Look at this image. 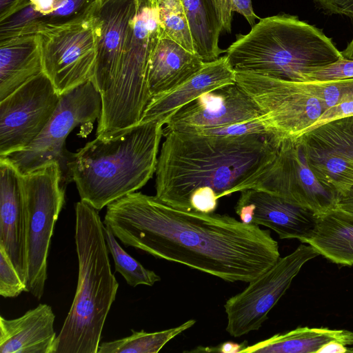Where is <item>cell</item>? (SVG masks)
Masks as SVG:
<instances>
[{"instance_id": "obj_1", "label": "cell", "mask_w": 353, "mask_h": 353, "mask_svg": "<svg viewBox=\"0 0 353 353\" xmlns=\"http://www.w3.org/2000/svg\"><path fill=\"white\" fill-rule=\"evenodd\" d=\"M103 224L125 247L228 282L249 283L280 258L278 242L258 225L183 210L140 192L108 204Z\"/></svg>"}, {"instance_id": "obj_2", "label": "cell", "mask_w": 353, "mask_h": 353, "mask_svg": "<svg viewBox=\"0 0 353 353\" xmlns=\"http://www.w3.org/2000/svg\"><path fill=\"white\" fill-rule=\"evenodd\" d=\"M156 169V196L186 211L212 213L218 200L250 189L274 159L272 134L237 137L165 131Z\"/></svg>"}, {"instance_id": "obj_3", "label": "cell", "mask_w": 353, "mask_h": 353, "mask_svg": "<svg viewBox=\"0 0 353 353\" xmlns=\"http://www.w3.org/2000/svg\"><path fill=\"white\" fill-rule=\"evenodd\" d=\"M163 125L139 122L71 152L68 168L81 201L99 211L144 186L156 172Z\"/></svg>"}, {"instance_id": "obj_4", "label": "cell", "mask_w": 353, "mask_h": 353, "mask_svg": "<svg viewBox=\"0 0 353 353\" xmlns=\"http://www.w3.org/2000/svg\"><path fill=\"white\" fill-rule=\"evenodd\" d=\"M78 282L74 300L57 335V353H98L107 316L119 283L112 274L98 210L75 205Z\"/></svg>"}, {"instance_id": "obj_5", "label": "cell", "mask_w": 353, "mask_h": 353, "mask_svg": "<svg viewBox=\"0 0 353 353\" xmlns=\"http://www.w3.org/2000/svg\"><path fill=\"white\" fill-rule=\"evenodd\" d=\"M225 52L235 71L293 81L343 58L321 30L288 14L259 19Z\"/></svg>"}, {"instance_id": "obj_6", "label": "cell", "mask_w": 353, "mask_h": 353, "mask_svg": "<svg viewBox=\"0 0 353 353\" xmlns=\"http://www.w3.org/2000/svg\"><path fill=\"white\" fill-rule=\"evenodd\" d=\"M161 33L155 0H137L126 47L108 106L98 120L97 136L140 122L150 101V61Z\"/></svg>"}, {"instance_id": "obj_7", "label": "cell", "mask_w": 353, "mask_h": 353, "mask_svg": "<svg viewBox=\"0 0 353 353\" xmlns=\"http://www.w3.org/2000/svg\"><path fill=\"white\" fill-rule=\"evenodd\" d=\"M19 182L24 217L26 292L40 300L47 279L51 239L65 204L66 184L58 163L19 174Z\"/></svg>"}, {"instance_id": "obj_8", "label": "cell", "mask_w": 353, "mask_h": 353, "mask_svg": "<svg viewBox=\"0 0 353 353\" xmlns=\"http://www.w3.org/2000/svg\"><path fill=\"white\" fill-rule=\"evenodd\" d=\"M101 110V94L93 82L88 81L60 95L50 120L28 146L0 158L7 160L20 174L58 163L67 185L72 180L68 168L71 152L65 148L66 138L77 126L98 121Z\"/></svg>"}, {"instance_id": "obj_9", "label": "cell", "mask_w": 353, "mask_h": 353, "mask_svg": "<svg viewBox=\"0 0 353 353\" xmlns=\"http://www.w3.org/2000/svg\"><path fill=\"white\" fill-rule=\"evenodd\" d=\"M235 72L236 83L256 103L266 129L279 141L301 137L324 111L305 81Z\"/></svg>"}, {"instance_id": "obj_10", "label": "cell", "mask_w": 353, "mask_h": 353, "mask_svg": "<svg viewBox=\"0 0 353 353\" xmlns=\"http://www.w3.org/2000/svg\"><path fill=\"white\" fill-rule=\"evenodd\" d=\"M97 9L82 19L38 34L43 72L59 95L93 79L99 32Z\"/></svg>"}, {"instance_id": "obj_11", "label": "cell", "mask_w": 353, "mask_h": 353, "mask_svg": "<svg viewBox=\"0 0 353 353\" xmlns=\"http://www.w3.org/2000/svg\"><path fill=\"white\" fill-rule=\"evenodd\" d=\"M319 255L311 245L301 243L249 282L242 292L228 299L224 304L226 331L239 337L258 330L303 265Z\"/></svg>"}, {"instance_id": "obj_12", "label": "cell", "mask_w": 353, "mask_h": 353, "mask_svg": "<svg viewBox=\"0 0 353 353\" xmlns=\"http://www.w3.org/2000/svg\"><path fill=\"white\" fill-rule=\"evenodd\" d=\"M251 188L278 196L317 215L335 208L339 200L338 194L313 173L299 137L279 141L274 159Z\"/></svg>"}, {"instance_id": "obj_13", "label": "cell", "mask_w": 353, "mask_h": 353, "mask_svg": "<svg viewBox=\"0 0 353 353\" xmlns=\"http://www.w3.org/2000/svg\"><path fill=\"white\" fill-rule=\"evenodd\" d=\"M59 99L42 72L0 101V157L28 146L50 120Z\"/></svg>"}, {"instance_id": "obj_14", "label": "cell", "mask_w": 353, "mask_h": 353, "mask_svg": "<svg viewBox=\"0 0 353 353\" xmlns=\"http://www.w3.org/2000/svg\"><path fill=\"white\" fill-rule=\"evenodd\" d=\"M317 179L343 196L353 185V116L332 121L299 137Z\"/></svg>"}, {"instance_id": "obj_15", "label": "cell", "mask_w": 353, "mask_h": 353, "mask_svg": "<svg viewBox=\"0 0 353 353\" xmlns=\"http://www.w3.org/2000/svg\"><path fill=\"white\" fill-rule=\"evenodd\" d=\"M261 116L256 103L234 83L205 92L175 110L165 121L163 132H195Z\"/></svg>"}, {"instance_id": "obj_16", "label": "cell", "mask_w": 353, "mask_h": 353, "mask_svg": "<svg viewBox=\"0 0 353 353\" xmlns=\"http://www.w3.org/2000/svg\"><path fill=\"white\" fill-rule=\"evenodd\" d=\"M136 12L137 0H101L97 7V57L92 81L101 94V111L110 101Z\"/></svg>"}, {"instance_id": "obj_17", "label": "cell", "mask_w": 353, "mask_h": 353, "mask_svg": "<svg viewBox=\"0 0 353 353\" xmlns=\"http://www.w3.org/2000/svg\"><path fill=\"white\" fill-rule=\"evenodd\" d=\"M241 221L270 228L280 239H296L301 243L312 236L318 215L263 190L241 192L234 208Z\"/></svg>"}, {"instance_id": "obj_18", "label": "cell", "mask_w": 353, "mask_h": 353, "mask_svg": "<svg viewBox=\"0 0 353 353\" xmlns=\"http://www.w3.org/2000/svg\"><path fill=\"white\" fill-rule=\"evenodd\" d=\"M101 0H20L0 19V41L16 36L39 34L90 14Z\"/></svg>"}, {"instance_id": "obj_19", "label": "cell", "mask_w": 353, "mask_h": 353, "mask_svg": "<svg viewBox=\"0 0 353 353\" xmlns=\"http://www.w3.org/2000/svg\"><path fill=\"white\" fill-rule=\"evenodd\" d=\"M236 83V72L226 55L205 62L202 68L174 89L150 99L140 122L161 121L201 94Z\"/></svg>"}, {"instance_id": "obj_20", "label": "cell", "mask_w": 353, "mask_h": 353, "mask_svg": "<svg viewBox=\"0 0 353 353\" xmlns=\"http://www.w3.org/2000/svg\"><path fill=\"white\" fill-rule=\"evenodd\" d=\"M55 314L41 303L13 319L0 317L1 353H57Z\"/></svg>"}, {"instance_id": "obj_21", "label": "cell", "mask_w": 353, "mask_h": 353, "mask_svg": "<svg viewBox=\"0 0 353 353\" xmlns=\"http://www.w3.org/2000/svg\"><path fill=\"white\" fill-rule=\"evenodd\" d=\"M0 247L25 282L24 217L19 174L0 158Z\"/></svg>"}, {"instance_id": "obj_22", "label": "cell", "mask_w": 353, "mask_h": 353, "mask_svg": "<svg viewBox=\"0 0 353 353\" xmlns=\"http://www.w3.org/2000/svg\"><path fill=\"white\" fill-rule=\"evenodd\" d=\"M204 63L199 56L161 33L149 64L150 99L181 85L198 72Z\"/></svg>"}, {"instance_id": "obj_23", "label": "cell", "mask_w": 353, "mask_h": 353, "mask_svg": "<svg viewBox=\"0 0 353 353\" xmlns=\"http://www.w3.org/2000/svg\"><path fill=\"white\" fill-rule=\"evenodd\" d=\"M42 72L38 34L0 41V101Z\"/></svg>"}, {"instance_id": "obj_24", "label": "cell", "mask_w": 353, "mask_h": 353, "mask_svg": "<svg viewBox=\"0 0 353 353\" xmlns=\"http://www.w3.org/2000/svg\"><path fill=\"white\" fill-rule=\"evenodd\" d=\"M302 243L332 263L353 265V214L335 208L318 215L313 234Z\"/></svg>"}, {"instance_id": "obj_25", "label": "cell", "mask_w": 353, "mask_h": 353, "mask_svg": "<svg viewBox=\"0 0 353 353\" xmlns=\"http://www.w3.org/2000/svg\"><path fill=\"white\" fill-rule=\"evenodd\" d=\"M353 345V332L327 327H299L248 345L241 353H319L330 342Z\"/></svg>"}, {"instance_id": "obj_26", "label": "cell", "mask_w": 353, "mask_h": 353, "mask_svg": "<svg viewBox=\"0 0 353 353\" xmlns=\"http://www.w3.org/2000/svg\"><path fill=\"white\" fill-rule=\"evenodd\" d=\"M189 21L196 54L204 61L225 52L219 46L221 33L212 0H181Z\"/></svg>"}, {"instance_id": "obj_27", "label": "cell", "mask_w": 353, "mask_h": 353, "mask_svg": "<svg viewBox=\"0 0 353 353\" xmlns=\"http://www.w3.org/2000/svg\"><path fill=\"white\" fill-rule=\"evenodd\" d=\"M195 323L194 319H190L177 327L159 332L132 330V334L128 336L101 343L98 353H157Z\"/></svg>"}, {"instance_id": "obj_28", "label": "cell", "mask_w": 353, "mask_h": 353, "mask_svg": "<svg viewBox=\"0 0 353 353\" xmlns=\"http://www.w3.org/2000/svg\"><path fill=\"white\" fill-rule=\"evenodd\" d=\"M155 3L161 33L196 54L189 21L182 1L155 0Z\"/></svg>"}, {"instance_id": "obj_29", "label": "cell", "mask_w": 353, "mask_h": 353, "mask_svg": "<svg viewBox=\"0 0 353 353\" xmlns=\"http://www.w3.org/2000/svg\"><path fill=\"white\" fill-rule=\"evenodd\" d=\"M104 233L108 249L112 256L115 271L119 272L130 286L139 285L152 286L161 281L154 271L146 269L138 261L126 252L116 240L110 229L104 225Z\"/></svg>"}, {"instance_id": "obj_30", "label": "cell", "mask_w": 353, "mask_h": 353, "mask_svg": "<svg viewBox=\"0 0 353 353\" xmlns=\"http://www.w3.org/2000/svg\"><path fill=\"white\" fill-rule=\"evenodd\" d=\"M26 286L5 250L0 247V294L14 298L26 292Z\"/></svg>"}, {"instance_id": "obj_31", "label": "cell", "mask_w": 353, "mask_h": 353, "mask_svg": "<svg viewBox=\"0 0 353 353\" xmlns=\"http://www.w3.org/2000/svg\"><path fill=\"white\" fill-rule=\"evenodd\" d=\"M193 133L220 137H237L251 134H271L266 129L261 117L250 121L204 129Z\"/></svg>"}, {"instance_id": "obj_32", "label": "cell", "mask_w": 353, "mask_h": 353, "mask_svg": "<svg viewBox=\"0 0 353 353\" xmlns=\"http://www.w3.org/2000/svg\"><path fill=\"white\" fill-rule=\"evenodd\" d=\"M353 79V60L342 58L307 76L306 81H337Z\"/></svg>"}, {"instance_id": "obj_33", "label": "cell", "mask_w": 353, "mask_h": 353, "mask_svg": "<svg viewBox=\"0 0 353 353\" xmlns=\"http://www.w3.org/2000/svg\"><path fill=\"white\" fill-rule=\"evenodd\" d=\"M311 92L321 101L324 110L336 105L342 98V91L334 81H305Z\"/></svg>"}, {"instance_id": "obj_34", "label": "cell", "mask_w": 353, "mask_h": 353, "mask_svg": "<svg viewBox=\"0 0 353 353\" xmlns=\"http://www.w3.org/2000/svg\"><path fill=\"white\" fill-rule=\"evenodd\" d=\"M351 116H353V97H342L336 105L324 110L305 132L328 122Z\"/></svg>"}, {"instance_id": "obj_35", "label": "cell", "mask_w": 353, "mask_h": 353, "mask_svg": "<svg viewBox=\"0 0 353 353\" xmlns=\"http://www.w3.org/2000/svg\"><path fill=\"white\" fill-rule=\"evenodd\" d=\"M221 32H231L232 19V0H212Z\"/></svg>"}, {"instance_id": "obj_36", "label": "cell", "mask_w": 353, "mask_h": 353, "mask_svg": "<svg viewBox=\"0 0 353 353\" xmlns=\"http://www.w3.org/2000/svg\"><path fill=\"white\" fill-rule=\"evenodd\" d=\"M323 9L331 13L353 18V0H314Z\"/></svg>"}, {"instance_id": "obj_37", "label": "cell", "mask_w": 353, "mask_h": 353, "mask_svg": "<svg viewBox=\"0 0 353 353\" xmlns=\"http://www.w3.org/2000/svg\"><path fill=\"white\" fill-rule=\"evenodd\" d=\"M232 10L241 14L253 27L256 19H261L254 12L251 0H232Z\"/></svg>"}, {"instance_id": "obj_38", "label": "cell", "mask_w": 353, "mask_h": 353, "mask_svg": "<svg viewBox=\"0 0 353 353\" xmlns=\"http://www.w3.org/2000/svg\"><path fill=\"white\" fill-rule=\"evenodd\" d=\"M247 341H243L241 343H236L232 341H227L220 344L216 347H197L192 351H205V352H218L221 353H241V351L248 346Z\"/></svg>"}, {"instance_id": "obj_39", "label": "cell", "mask_w": 353, "mask_h": 353, "mask_svg": "<svg viewBox=\"0 0 353 353\" xmlns=\"http://www.w3.org/2000/svg\"><path fill=\"white\" fill-rule=\"evenodd\" d=\"M336 208L353 214V185L345 194L339 197Z\"/></svg>"}, {"instance_id": "obj_40", "label": "cell", "mask_w": 353, "mask_h": 353, "mask_svg": "<svg viewBox=\"0 0 353 353\" xmlns=\"http://www.w3.org/2000/svg\"><path fill=\"white\" fill-rule=\"evenodd\" d=\"M349 352V350L346 347L345 345L338 343V342H330L319 351V353H326V352H335V353H343Z\"/></svg>"}, {"instance_id": "obj_41", "label": "cell", "mask_w": 353, "mask_h": 353, "mask_svg": "<svg viewBox=\"0 0 353 353\" xmlns=\"http://www.w3.org/2000/svg\"><path fill=\"white\" fill-rule=\"evenodd\" d=\"M336 81L342 91V97H353V79L337 80Z\"/></svg>"}, {"instance_id": "obj_42", "label": "cell", "mask_w": 353, "mask_h": 353, "mask_svg": "<svg viewBox=\"0 0 353 353\" xmlns=\"http://www.w3.org/2000/svg\"><path fill=\"white\" fill-rule=\"evenodd\" d=\"M20 0H0V19L6 17Z\"/></svg>"}, {"instance_id": "obj_43", "label": "cell", "mask_w": 353, "mask_h": 353, "mask_svg": "<svg viewBox=\"0 0 353 353\" xmlns=\"http://www.w3.org/2000/svg\"><path fill=\"white\" fill-rule=\"evenodd\" d=\"M348 52L350 58L353 60V39L349 44Z\"/></svg>"}]
</instances>
